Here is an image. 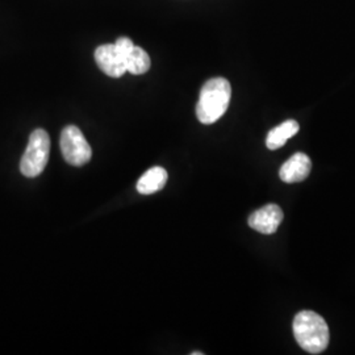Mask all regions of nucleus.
I'll return each instance as SVG.
<instances>
[{
  "label": "nucleus",
  "instance_id": "f257e3e1",
  "mask_svg": "<svg viewBox=\"0 0 355 355\" xmlns=\"http://www.w3.org/2000/svg\"><path fill=\"white\" fill-rule=\"evenodd\" d=\"M293 334L299 346L309 354H320L329 345L328 324L312 311H303L293 320Z\"/></svg>",
  "mask_w": 355,
  "mask_h": 355
},
{
  "label": "nucleus",
  "instance_id": "f03ea898",
  "mask_svg": "<svg viewBox=\"0 0 355 355\" xmlns=\"http://www.w3.org/2000/svg\"><path fill=\"white\" fill-rule=\"evenodd\" d=\"M232 87L225 78H212L204 83L196 105V116L203 124H214L227 112Z\"/></svg>",
  "mask_w": 355,
  "mask_h": 355
},
{
  "label": "nucleus",
  "instance_id": "7ed1b4c3",
  "mask_svg": "<svg viewBox=\"0 0 355 355\" xmlns=\"http://www.w3.org/2000/svg\"><path fill=\"white\" fill-rule=\"evenodd\" d=\"M51 154V137L44 129L32 132L20 161V171L26 178H36L45 170Z\"/></svg>",
  "mask_w": 355,
  "mask_h": 355
},
{
  "label": "nucleus",
  "instance_id": "20e7f679",
  "mask_svg": "<svg viewBox=\"0 0 355 355\" xmlns=\"http://www.w3.org/2000/svg\"><path fill=\"white\" fill-rule=\"evenodd\" d=\"M61 152L64 161L71 166L86 165L92 155L89 142L76 125H69L62 130Z\"/></svg>",
  "mask_w": 355,
  "mask_h": 355
},
{
  "label": "nucleus",
  "instance_id": "39448f33",
  "mask_svg": "<svg viewBox=\"0 0 355 355\" xmlns=\"http://www.w3.org/2000/svg\"><path fill=\"white\" fill-rule=\"evenodd\" d=\"M95 61L105 76L120 78L127 73L125 57L114 46V44H104L95 51Z\"/></svg>",
  "mask_w": 355,
  "mask_h": 355
},
{
  "label": "nucleus",
  "instance_id": "423d86ee",
  "mask_svg": "<svg viewBox=\"0 0 355 355\" xmlns=\"http://www.w3.org/2000/svg\"><path fill=\"white\" fill-rule=\"evenodd\" d=\"M283 221V211L277 204H267L261 209L253 212L249 217V227L262 233H275Z\"/></svg>",
  "mask_w": 355,
  "mask_h": 355
},
{
  "label": "nucleus",
  "instance_id": "0eeeda50",
  "mask_svg": "<svg viewBox=\"0 0 355 355\" xmlns=\"http://www.w3.org/2000/svg\"><path fill=\"white\" fill-rule=\"evenodd\" d=\"M312 168V162L304 153H296L280 167L279 177L286 183L303 182L308 178Z\"/></svg>",
  "mask_w": 355,
  "mask_h": 355
},
{
  "label": "nucleus",
  "instance_id": "6e6552de",
  "mask_svg": "<svg viewBox=\"0 0 355 355\" xmlns=\"http://www.w3.org/2000/svg\"><path fill=\"white\" fill-rule=\"evenodd\" d=\"M167 171L164 167L155 166L149 168L137 182V191L142 195H152L162 190L167 182Z\"/></svg>",
  "mask_w": 355,
  "mask_h": 355
},
{
  "label": "nucleus",
  "instance_id": "1a4fd4ad",
  "mask_svg": "<svg viewBox=\"0 0 355 355\" xmlns=\"http://www.w3.org/2000/svg\"><path fill=\"white\" fill-rule=\"evenodd\" d=\"M299 124L295 120H287L278 127L271 129L267 135L266 146L270 150H277L282 148L288 139L293 137L299 132Z\"/></svg>",
  "mask_w": 355,
  "mask_h": 355
},
{
  "label": "nucleus",
  "instance_id": "9d476101",
  "mask_svg": "<svg viewBox=\"0 0 355 355\" xmlns=\"http://www.w3.org/2000/svg\"><path fill=\"white\" fill-rule=\"evenodd\" d=\"M150 57L146 51L139 46H133L125 57V67L128 73L133 76L145 74L150 69Z\"/></svg>",
  "mask_w": 355,
  "mask_h": 355
},
{
  "label": "nucleus",
  "instance_id": "9b49d317",
  "mask_svg": "<svg viewBox=\"0 0 355 355\" xmlns=\"http://www.w3.org/2000/svg\"><path fill=\"white\" fill-rule=\"evenodd\" d=\"M114 46L119 49V51L124 55V57H127L128 53L132 51V48L135 46V44H133V41L130 40V38L128 37H120L116 40V42H114Z\"/></svg>",
  "mask_w": 355,
  "mask_h": 355
},
{
  "label": "nucleus",
  "instance_id": "f8f14e48",
  "mask_svg": "<svg viewBox=\"0 0 355 355\" xmlns=\"http://www.w3.org/2000/svg\"><path fill=\"white\" fill-rule=\"evenodd\" d=\"M203 353H199V352H195V353H192V355H202Z\"/></svg>",
  "mask_w": 355,
  "mask_h": 355
}]
</instances>
